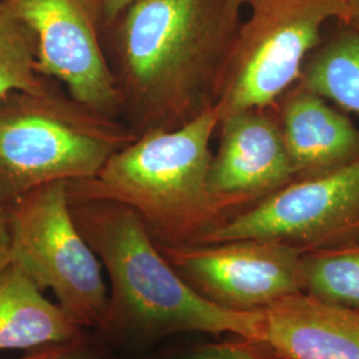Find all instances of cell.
<instances>
[{"mask_svg": "<svg viewBox=\"0 0 359 359\" xmlns=\"http://www.w3.org/2000/svg\"><path fill=\"white\" fill-rule=\"evenodd\" d=\"M304 293L339 308L359 310V238L304 250Z\"/></svg>", "mask_w": 359, "mask_h": 359, "instance_id": "15", "label": "cell"}, {"mask_svg": "<svg viewBox=\"0 0 359 359\" xmlns=\"http://www.w3.org/2000/svg\"><path fill=\"white\" fill-rule=\"evenodd\" d=\"M104 359H276L261 341L231 335L226 339L170 344L135 355H107Z\"/></svg>", "mask_w": 359, "mask_h": 359, "instance_id": "17", "label": "cell"}, {"mask_svg": "<svg viewBox=\"0 0 359 359\" xmlns=\"http://www.w3.org/2000/svg\"><path fill=\"white\" fill-rule=\"evenodd\" d=\"M36 40L40 75L90 109L121 120L99 0H7ZM123 121V120H121Z\"/></svg>", "mask_w": 359, "mask_h": 359, "instance_id": "8", "label": "cell"}, {"mask_svg": "<svg viewBox=\"0 0 359 359\" xmlns=\"http://www.w3.org/2000/svg\"><path fill=\"white\" fill-rule=\"evenodd\" d=\"M137 135L72 99L56 81L0 96V200L56 181L95 177Z\"/></svg>", "mask_w": 359, "mask_h": 359, "instance_id": "4", "label": "cell"}, {"mask_svg": "<svg viewBox=\"0 0 359 359\" xmlns=\"http://www.w3.org/2000/svg\"><path fill=\"white\" fill-rule=\"evenodd\" d=\"M236 3H238L240 6H249V3L252 1V0H234Z\"/></svg>", "mask_w": 359, "mask_h": 359, "instance_id": "22", "label": "cell"}, {"mask_svg": "<svg viewBox=\"0 0 359 359\" xmlns=\"http://www.w3.org/2000/svg\"><path fill=\"white\" fill-rule=\"evenodd\" d=\"M213 107L179 128L149 130L114 154L88 180L67 182L71 201L128 206L160 245L196 244L233 216L209 189Z\"/></svg>", "mask_w": 359, "mask_h": 359, "instance_id": "3", "label": "cell"}, {"mask_svg": "<svg viewBox=\"0 0 359 359\" xmlns=\"http://www.w3.org/2000/svg\"><path fill=\"white\" fill-rule=\"evenodd\" d=\"M261 342L276 359H359V310L290 295L262 310Z\"/></svg>", "mask_w": 359, "mask_h": 359, "instance_id": "11", "label": "cell"}, {"mask_svg": "<svg viewBox=\"0 0 359 359\" xmlns=\"http://www.w3.org/2000/svg\"><path fill=\"white\" fill-rule=\"evenodd\" d=\"M51 81L39 72L32 31L7 0H0V96L13 90H39Z\"/></svg>", "mask_w": 359, "mask_h": 359, "instance_id": "16", "label": "cell"}, {"mask_svg": "<svg viewBox=\"0 0 359 359\" xmlns=\"http://www.w3.org/2000/svg\"><path fill=\"white\" fill-rule=\"evenodd\" d=\"M298 179L359 158V128L350 116L295 84L273 107Z\"/></svg>", "mask_w": 359, "mask_h": 359, "instance_id": "12", "label": "cell"}, {"mask_svg": "<svg viewBox=\"0 0 359 359\" xmlns=\"http://www.w3.org/2000/svg\"><path fill=\"white\" fill-rule=\"evenodd\" d=\"M90 334L13 264L0 270V351L35 350Z\"/></svg>", "mask_w": 359, "mask_h": 359, "instance_id": "13", "label": "cell"}, {"mask_svg": "<svg viewBox=\"0 0 359 359\" xmlns=\"http://www.w3.org/2000/svg\"><path fill=\"white\" fill-rule=\"evenodd\" d=\"M99 1L103 11L104 23L105 26H108L112 22H115L116 19L126 10H128L130 6H133L140 0H99Z\"/></svg>", "mask_w": 359, "mask_h": 359, "instance_id": "20", "label": "cell"}, {"mask_svg": "<svg viewBox=\"0 0 359 359\" xmlns=\"http://www.w3.org/2000/svg\"><path fill=\"white\" fill-rule=\"evenodd\" d=\"M107 355L108 353L90 333L74 342L29 350L25 355L13 359H104Z\"/></svg>", "mask_w": 359, "mask_h": 359, "instance_id": "18", "label": "cell"}, {"mask_svg": "<svg viewBox=\"0 0 359 359\" xmlns=\"http://www.w3.org/2000/svg\"><path fill=\"white\" fill-rule=\"evenodd\" d=\"M11 236H10V212L8 205L0 200V270L10 264Z\"/></svg>", "mask_w": 359, "mask_h": 359, "instance_id": "19", "label": "cell"}, {"mask_svg": "<svg viewBox=\"0 0 359 359\" xmlns=\"http://www.w3.org/2000/svg\"><path fill=\"white\" fill-rule=\"evenodd\" d=\"M69 205L111 283L103 325L90 332L108 355L147 353L181 334L261 341L262 311L226 310L197 294L130 208L103 200Z\"/></svg>", "mask_w": 359, "mask_h": 359, "instance_id": "2", "label": "cell"}, {"mask_svg": "<svg viewBox=\"0 0 359 359\" xmlns=\"http://www.w3.org/2000/svg\"><path fill=\"white\" fill-rule=\"evenodd\" d=\"M354 238H359V158L283 185L196 244L268 240L309 250Z\"/></svg>", "mask_w": 359, "mask_h": 359, "instance_id": "7", "label": "cell"}, {"mask_svg": "<svg viewBox=\"0 0 359 359\" xmlns=\"http://www.w3.org/2000/svg\"><path fill=\"white\" fill-rule=\"evenodd\" d=\"M234 0H140L108 29L121 120L137 136L213 107L243 23Z\"/></svg>", "mask_w": 359, "mask_h": 359, "instance_id": "1", "label": "cell"}, {"mask_svg": "<svg viewBox=\"0 0 359 359\" xmlns=\"http://www.w3.org/2000/svg\"><path fill=\"white\" fill-rule=\"evenodd\" d=\"M217 130L209 189L233 215L298 179L273 107L224 116Z\"/></svg>", "mask_w": 359, "mask_h": 359, "instance_id": "10", "label": "cell"}, {"mask_svg": "<svg viewBox=\"0 0 359 359\" xmlns=\"http://www.w3.org/2000/svg\"><path fill=\"white\" fill-rule=\"evenodd\" d=\"M157 246L187 285L219 308L256 313L304 293V250L292 245L234 240Z\"/></svg>", "mask_w": 359, "mask_h": 359, "instance_id": "9", "label": "cell"}, {"mask_svg": "<svg viewBox=\"0 0 359 359\" xmlns=\"http://www.w3.org/2000/svg\"><path fill=\"white\" fill-rule=\"evenodd\" d=\"M342 22L359 32V0H346V15Z\"/></svg>", "mask_w": 359, "mask_h": 359, "instance_id": "21", "label": "cell"}, {"mask_svg": "<svg viewBox=\"0 0 359 359\" xmlns=\"http://www.w3.org/2000/svg\"><path fill=\"white\" fill-rule=\"evenodd\" d=\"M10 264L88 332L103 325L108 287L103 265L79 231L65 181L41 185L8 205Z\"/></svg>", "mask_w": 359, "mask_h": 359, "instance_id": "5", "label": "cell"}, {"mask_svg": "<svg viewBox=\"0 0 359 359\" xmlns=\"http://www.w3.org/2000/svg\"><path fill=\"white\" fill-rule=\"evenodd\" d=\"M218 88L219 118L271 108L297 84L325 27L342 22L346 0H252Z\"/></svg>", "mask_w": 359, "mask_h": 359, "instance_id": "6", "label": "cell"}, {"mask_svg": "<svg viewBox=\"0 0 359 359\" xmlns=\"http://www.w3.org/2000/svg\"><path fill=\"white\" fill-rule=\"evenodd\" d=\"M334 25L305 60L297 84L359 117V32L339 20Z\"/></svg>", "mask_w": 359, "mask_h": 359, "instance_id": "14", "label": "cell"}]
</instances>
